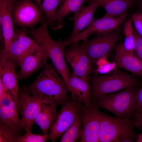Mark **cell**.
<instances>
[{
	"mask_svg": "<svg viewBox=\"0 0 142 142\" xmlns=\"http://www.w3.org/2000/svg\"><path fill=\"white\" fill-rule=\"evenodd\" d=\"M52 63H46L36 79L28 86L22 88L33 95L47 98L58 105H63L68 100V90Z\"/></svg>",
	"mask_w": 142,
	"mask_h": 142,
	"instance_id": "6da1fadb",
	"label": "cell"
},
{
	"mask_svg": "<svg viewBox=\"0 0 142 142\" xmlns=\"http://www.w3.org/2000/svg\"><path fill=\"white\" fill-rule=\"evenodd\" d=\"M92 85L91 100H94L109 93L131 87H136L139 83L135 76L123 72L117 67L103 75L90 76Z\"/></svg>",
	"mask_w": 142,
	"mask_h": 142,
	"instance_id": "7a4b0ae2",
	"label": "cell"
},
{
	"mask_svg": "<svg viewBox=\"0 0 142 142\" xmlns=\"http://www.w3.org/2000/svg\"><path fill=\"white\" fill-rule=\"evenodd\" d=\"M132 118L114 117L101 113L99 131L100 142H123L126 138L134 140L135 133Z\"/></svg>",
	"mask_w": 142,
	"mask_h": 142,
	"instance_id": "3957f363",
	"label": "cell"
},
{
	"mask_svg": "<svg viewBox=\"0 0 142 142\" xmlns=\"http://www.w3.org/2000/svg\"><path fill=\"white\" fill-rule=\"evenodd\" d=\"M136 87L125 88L118 92L106 94L98 98L93 104L120 118L131 117L135 111Z\"/></svg>",
	"mask_w": 142,
	"mask_h": 142,
	"instance_id": "277c9868",
	"label": "cell"
},
{
	"mask_svg": "<svg viewBox=\"0 0 142 142\" xmlns=\"http://www.w3.org/2000/svg\"><path fill=\"white\" fill-rule=\"evenodd\" d=\"M84 106L77 99L71 97L57 113L50 129L49 139L54 142L63 133L82 113Z\"/></svg>",
	"mask_w": 142,
	"mask_h": 142,
	"instance_id": "5b68a950",
	"label": "cell"
},
{
	"mask_svg": "<svg viewBox=\"0 0 142 142\" xmlns=\"http://www.w3.org/2000/svg\"><path fill=\"white\" fill-rule=\"evenodd\" d=\"M42 12L33 0H18L13 11L14 26L33 29L37 24L43 22L44 17Z\"/></svg>",
	"mask_w": 142,
	"mask_h": 142,
	"instance_id": "8992f818",
	"label": "cell"
},
{
	"mask_svg": "<svg viewBox=\"0 0 142 142\" xmlns=\"http://www.w3.org/2000/svg\"><path fill=\"white\" fill-rule=\"evenodd\" d=\"M120 37L117 30L98 34L93 38L84 41L87 54L92 64L100 58L109 55L115 48Z\"/></svg>",
	"mask_w": 142,
	"mask_h": 142,
	"instance_id": "52a82bcc",
	"label": "cell"
},
{
	"mask_svg": "<svg viewBox=\"0 0 142 142\" xmlns=\"http://www.w3.org/2000/svg\"><path fill=\"white\" fill-rule=\"evenodd\" d=\"M41 98L21 88L17 108L22 114L21 126L26 133L32 132V126L41 109Z\"/></svg>",
	"mask_w": 142,
	"mask_h": 142,
	"instance_id": "ba28073f",
	"label": "cell"
},
{
	"mask_svg": "<svg viewBox=\"0 0 142 142\" xmlns=\"http://www.w3.org/2000/svg\"><path fill=\"white\" fill-rule=\"evenodd\" d=\"M127 14L116 17L104 16L99 19L93 18L88 26L77 35L67 40L69 44L84 41L90 36L101 34L117 30L126 19Z\"/></svg>",
	"mask_w": 142,
	"mask_h": 142,
	"instance_id": "9c48e42d",
	"label": "cell"
},
{
	"mask_svg": "<svg viewBox=\"0 0 142 142\" xmlns=\"http://www.w3.org/2000/svg\"><path fill=\"white\" fill-rule=\"evenodd\" d=\"M65 55L67 61L72 67L73 73L89 79L90 74L94 71L84 44H73L70 47L65 50Z\"/></svg>",
	"mask_w": 142,
	"mask_h": 142,
	"instance_id": "30bf717a",
	"label": "cell"
},
{
	"mask_svg": "<svg viewBox=\"0 0 142 142\" xmlns=\"http://www.w3.org/2000/svg\"><path fill=\"white\" fill-rule=\"evenodd\" d=\"M18 0H0V37L3 40L4 47L1 54H8L9 47L14 36L12 18L13 11Z\"/></svg>",
	"mask_w": 142,
	"mask_h": 142,
	"instance_id": "8fae6325",
	"label": "cell"
},
{
	"mask_svg": "<svg viewBox=\"0 0 142 142\" xmlns=\"http://www.w3.org/2000/svg\"><path fill=\"white\" fill-rule=\"evenodd\" d=\"M93 104L84 106L82 113L83 127L80 142H98L101 112Z\"/></svg>",
	"mask_w": 142,
	"mask_h": 142,
	"instance_id": "7c38bea8",
	"label": "cell"
},
{
	"mask_svg": "<svg viewBox=\"0 0 142 142\" xmlns=\"http://www.w3.org/2000/svg\"><path fill=\"white\" fill-rule=\"evenodd\" d=\"M38 45L34 39L26 35L24 28H16L7 55L20 67L26 55Z\"/></svg>",
	"mask_w": 142,
	"mask_h": 142,
	"instance_id": "4fadbf2b",
	"label": "cell"
},
{
	"mask_svg": "<svg viewBox=\"0 0 142 142\" xmlns=\"http://www.w3.org/2000/svg\"><path fill=\"white\" fill-rule=\"evenodd\" d=\"M17 63L10 57L0 58V78L12 95L18 107V79L16 68Z\"/></svg>",
	"mask_w": 142,
	"mask_h": 142,
	"instance_id": "5bb4252c",
	"label": "cell"
},
{
	"mask_svg": "<svg viewBox=\"0 0 142 142\" xmlns=\"http://www.w3.org/2000/svg\"><path fill=\"white\" fill-rule=\"evenodd\" d=\"M49 58L47 51L38 45L24 58L18 74V79H24L44 66Z\"/></svg>",
	"mask_w": 142,
	"mask_h": 142,
	"instance_id": "9a60e30c",
	"label": "cell"
},
{
	"mask_svg": "<svg viewBox=\"0 0 142 142\" xmlns=\"http://www.w3.org/2000/svg\"><path fill=\"white\" fill-rule=\"evenodd\" d=\"M115 61L117 67L131 73L134 75L142 78V61L134 53L130 52L124 48L123 43L116 45Z\"/></svg>",
	"mask_w": 142,
	"mask_h": 142,
	"instance_id": "2e32d148",
	"label": "cell"
},
{
	"mask_svg": "<svg viewBox=\"0 0 142 142\" xmlns=\"http://www.w3.org/2000/svg\"><path fill=\"white\" fill-rule=\"evenodd\" d=\"M89 79L70 74L67 87L71 97L78 100L84 106H89L93 104L91 99L92 87Z\"/></svg>",
	"mask_w": 142,
	"mask_h": 142,
	"instance_id": "e0dca14e",
	"label": "cell"
},
{
	"mask_svg": "<svg viewBox=\"0 0 142 142\" xmlns=\"http://www.w3.org/2000/svg\"><path fill=\"white\" fill-rule=\"evenodd\" d=\"M99 6L97 3L92 2L87 6L82 5L75 12L72 31L65 40H69L73 37L88 26L92 20L94 14Z\"/></svg>",
	"mask_w": 142,
	"mask_h": 142,
	"instance_id": "ac0fdd59",
	"label": "cell"
},
{
	"mask_svg": "<svg viewBox=\"0 0 142 142\" xmlns=\"http://www.w3.org/2000/svg\"><path fill=\"white\" fill-rule=\"evenodd\" d=\"M41 109L35 122L44 135L48 134L57 114L56 103L47 98H41Z\"/></svg>",
	"mask_w": 142,
	"mask_h": 142,
	"instance_id": "d6986e66",
	"label": "cell"
},
{
	"mask_svg": "<svg viewBox=\"0 0 142 142\" xmlns=\"http://www.w3.org/2000/svg\"><path fill=\"white\" fill-rule=\"evenodd\" d=\"M17 105L11 96L8 103H0V123H2L18 131L22 128L21 119L18 115Z\"/></svg>",
	"mask_w": 142,
	"mask_h": 142,
	"instance_id": "ffe728a7",
	"label": "cell"
},
{
	"mask_svg": "<svg viewBox=\"0 0 142 142\" xmlns=\"http://www.w3.org/2000/svg\"><path fill=\"white\" fill-rule=\"evenodd\" d=\"M89 3L95 2L106 11V17H119L127 14L128 9L133 4L134 0H86Z\"/></svg>",
	"mask_w": 142,
	"mask_h": 142,
	"instance_id": "44dd1931",
	"label": "cell"
},
{
	"mask_svg": "<svg viewBox=\"0 0 142 142\" xmlns=\"http://www.w3.org/2000/svg\"><path fill=\"white\" fill-rule=\"evenodd\" d=\"M86 0H63L57 11L54 18L49 25L54 30L59 29L64 26L63 19L68 14L75 12L82 5Z\"/></svg>",
	"mask_w": 142,
	"mask_h": 142,
	"instance_id": "7402d4cb",
	"label": "cell"
},
{
	"mask_svg": "<svg viewBox=\"0 0 142 142\" xmlns=\"http://www.w3.org/2000/svg\"><path fill=\"white\" fill-rule=\"evenodd\" d=\"M82 113L78 116L74 123L64 133L60 142H75L80 138L82 130Z\"/></svg>",
	"mask_w": 142,
	"mask_h": 142,
	"instance_id": "603a6c76",
	"label": "cell"
},
{
	"mask_svg": "<svg viewBox=\"0 0 142 142\" xmlns=\"http://www.w3.org/2000/svg\"><path fill=\"white\" fill-rule=\"evenodd\" d=\"M38 6L49 20V24L55 17L58 7L63 0H33Z\"/></svg>",
	"mask_w": 142,
	"mask_h": 142,
	"instance_id": "cb8c5ba5",
	"label": "cell"
},
{
	"mask_svg": "<svg viewBox=\"0 0 142 142\" xmlns=\"http://www.w3.org/2000/svg\"><path fill=\"white\" fill-rule=\"evenodd\" d=\"M124 31L125 39L124 42L123 43V45L126 50L130 52L134 53L135 36L132 22L130 19H128L124 23Z\"/></svg>",
	"mask_w": 142,
	"mask_h": 142,
	"instance_id": "d4e9b609",
	"label": "cell"
},
{
	"mask_svg": "<svg viewBox=\"0 0 142 142\" xmlns=\"http://www.w3.org/2000/svg\"><path fill=\"white\" fill-rule=\"evenodd\" d=\"M20 131L0 123V142H17L21 136Z\"/></svg>",
	"mask_w": 142,
	"mask_h": 142,
	"instance_id": "484cf974",
	"label": "cell"
},
{
	"mask_svg": "<svg viewBox=\"0 0 142 142\" xmlns=\"http://www.w3.org/2000/svg\"><path fill=\"white\" fill-rule=\"evenodd\" d=\"M109 55H106L99 58L95 62L97 66L95 70L96 73L106 74L112 71L117 67L116 62H109L107 59Z\"/></svg>",
	"mask_w": 142,
	"mask_h": 142,
	"instance_id": "4316f807",
	"label": "cell"
},
{
	"mask_svg": "<svg viewBox=\"0 0 142 142\" xmlns=\"http://www.w3.org/2000/svg\"><path fill=\"white\" fill-rule=\"evenodd\" d=\"M49 139L48 134L41 135L33 134L32 132L26 133L18 138L17 142H44Z\"/></svg>",
	"mask_w": 142,
	"mask_h": 142,
	"instance_id": "83f0119b",
	"label": "cell"
},
{
	"mask_svg": "<svg viewBox=\"0 0 142 142\" xmlns=\"http://www.w3.org/2000/svg\"><path fill=\"white\" fill-rule=\"evenodd\" d=\"M130 19L134 25L136 31L142 36V12L134 13L131 15Z\"/></svg>",
	"mask_w": 142,
	"mask_h": 142,
	"instance_id": "f1b7e54d",
	"label": "cell"
},
{
	"mask_svg": "<svg viewBox=\"0 0 142 142\" xmlns=\"http://www.w3.org/2000/svg\"><path fill=\"white\" fill-rule=\"evenodd\" d=\"M135 47L134 53L142 61V36L136 31H134Z\"/></svg>",
	"mask_w": 142,
	"mask_h": 142,
	"instance_id": "f546056e",
	"label": "cell"
},
{
	"mask_svg": "<svg viewBox=\"0 0 142 142\" xmlns=\"http://www.w3.org/2000/svg\"><path fill=\"white\" fill-rule=\"evenodd\" d=\"M131 117L135 127L142 130V108L136 111Z\"/></svg>",
	"mask_w": 142,
	"mask_h": 142,
	"instance_id": "4dcf8cb0",
	"label": "cell"
},
{
	"mask_svg": "<svg viewBox=\"0 0 142 142\" xmlns=\"http://www.w3.org/2000/svg\"><path fill=\"white\" fill-rule=\"evenodd\" d=\"M141 108H142V87L138 90L136 94L134 112L136 111Z\"/></svg>",
	"mask_w": 142,
	"mask_h": 142,
	"instance_id": "1f68e13d",
	"label": "cell"
},
{
	"mask_svg": "<svg viewBox=\"0 0 142 142\" xmlns=\"http://www.w3.org/2000/svg\"><path fill=\"white\" fill-rule=\"evenodd\" d=\"M9 92L5 85L3 83L2 80L0 78V99L8 93Z\"/></svg>",
	"mask_w": 142,
	"mask_h": 142,
	"instance_id": "d6a6232c",
	"label": "cell"
},
{
	"mask_svg": "<svg viewBox=\"0 0 142 142\" xmlns=\"http://www.w3.org/2000/svg\"><path fill=\"white\" fill-rule=\"evenodd\" d=\"M136 142H142V132L138 135Z\"/></svg>",
	"mask_w": 142,
	"mask_h": 142,
	"instance_id": "836d02e7",
	"label": "cell"
},
{
	"mask_svg": "<svg viewBox=\"0 0 142 142\" xmlns=\"http://www.w3.org/2000/svg\"><path fill=\"white\" fill-rule=\"evenodd\" d=\"M140 1L139 7L140 10L142 11V0H140Z\"/></svg>",
	"mask_w": 142,
	"mask_h": 142,
	"instance_id": "e575fe53",
	"label": "cell"
},
{
	"mask_svg": "<svg viewBox=\"0 0 142 142\" xmlns=\"http://www.w3.org/2000/svg\"></svg>",
	"mask_w": 142,
	"mask_h": 142,
	"instance_id": "d590c367",
	"label": "cell"
}]
</instances>
